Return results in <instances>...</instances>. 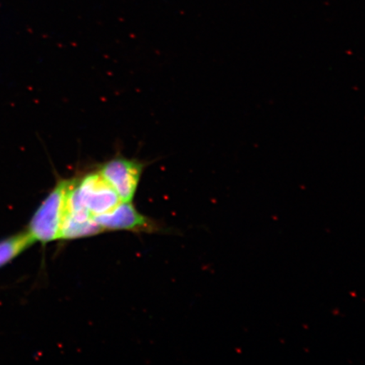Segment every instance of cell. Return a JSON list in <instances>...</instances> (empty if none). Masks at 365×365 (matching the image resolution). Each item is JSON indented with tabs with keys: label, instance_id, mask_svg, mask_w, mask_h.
<instances>
[{
	"label": "cell",
	"instance_id": "6da1fadb",
	"mask_svg": "<svg viewBox=\"0 0 365 365\" xmlns=\"http://www.w3.org/2000/svg\"><path fill=\"white\" fill-rule=\"evenodd\" d=\"M70 182L71 180H59L34 213L27 231L35 242L46 245L61 240Z\"/></svg>",
	"mask_w": 365,
	"mask_h": 365
},
{
	"label": "cell",
	"instance_id": "7a4b0ae2",
	"mask_svg": "<svg viewBox=\"0 0 365 365\" xmlns=\"http://www.w3.org/2000/svg\"><path fill=\"white\" fill-rule=\"evenodd\" d=\"M72 186L82 205L93 217L110 212L121 200L98 171L72 179Z\"/></svg>",
	"mask_w": 365,
	"mask_h": 365
},
{
	"label": "cell",
	"instance_id": "3957f363",
	"mask_svg": "<svg viewBox=\"0 0 365 365\" xmlns=\"http://www.w3.org/2000/svg\"><path fill=\"white\" fill-rule=\"evenodd\" d=\"M143 168V164L136 160L117 157L102 164L98 171L115 190L121 202H132Z\"/></svg>",
	"mask_w": 365,
	"mask_h": 365
},
{
	"label": "cell",
	"instance_id": "277c9868",
	"mask_svg": "<svg viewBox=\"0 0 365 365\" xmlns=\"http://www.w3.org/2000/svg\"><path fill=\"white\" fill-rule=\"evenodd\" d=\"M103 231L150 232L158 230L156 223L136 210L132 202H121L110 212L93 217Z\"/></svg>",
	"mask_w": 365,
	"mask_h": 365
},
{
	"label": "cell",
	"instance_id": "5b68a950",
	"mask_svg": "<svg viewBox=\"0 0 365 365\" xmlns=\"http://www.w3.org/2000/svg\"><path fill=\"white\" fill-rule=\"evenodd\" d=\"M36 243L27 230L0 242V267L12 261Z\"/></svg>",
	"mask_w": 365,
	"mask_h": 365
},
{
	"label": "cell",
	"instance_id": "8992f818",
	"mask_svg": "<svg viewBox=\"0 0 365 365\" xmlns=\"http://www.w3.org/2000/svg\"><path fill=\"white\" fill-rule=\"evenodd\" d=\"M103 230L93 219L85 222L73 220L71 218L63 217L61 240H76L86 238L101 234Z\"/></svg>",
	"mask_w": 365,
	"mask_h": 365
}]
</instances>
